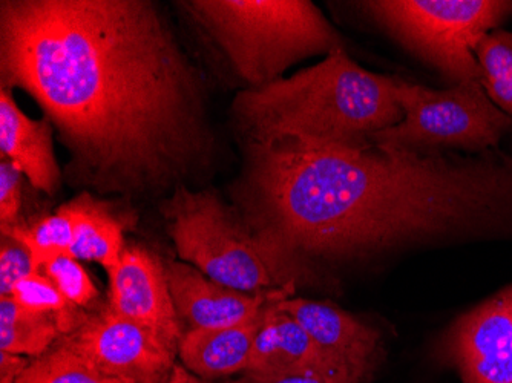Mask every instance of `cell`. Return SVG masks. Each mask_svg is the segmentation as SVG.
Returning a JSON list of instances; mask_svg holds the SVG:
<instances>
[{
    "instance_id": "obj_4",
    "label": "cell",
    "mask_w": 512,
    "mask_h": 383,
    "mask_svg": "<svg viewBox=\"0 0 512 383\" xmlns=\"http://www.w3.org/2000/svg\"><path fill=\"white\" fill-rule=\"evenodd\" d=\"M181 5L249 88L269 85L289 66L344 46L332 23L309 0H191Z\"/></svg>"
},
{
    "instance_id": "obj_23",
    "label": "cell",
    "mask_w": 512,
    "mask_h": 383,
    "mask_svg": "<svg viewBox=\"0 0 512 383\" xmlns=\"http://www.w3.org/2000/svg\"><path fill=\"white\" fill-rule=\"evenodd\" d=\"M40 272L33 253L13 236L2 235L0 244V296H10L17 282Z\"/></svg>"
},
{
    "instance_id": "obj_8",
    "label": "cell",
    "mask_w": 512,
    "mask_h": 383,
    "mask_svg": "<svg viewBox=\"0 0 512 383\" xmlns=\"http://www.w3.org/2000/svg\"><path fill=\"white\" fill-rule=\"evenodd\" d=\"M60 339L100 373L122 383H168L177 364L175 351L109 304L83 315Z\"/></svg>"
},
{
    "instance_id": "obj_26",
    "label": "cell",
    "mask_w": 512,
    "mask_h": 383,
    "mask_svg": "<svg viewBox=\"0 0 512 383\" xmlns=\"http://www.w3.org/2000/svg\"><path fill=\"white\" fill-rule=\"evenodd\" d=\"M229 383H327L321 377L301 376V374H292V376H255V374L243 373L238 379Z\"/></svg>"
},
{
    "instance_id": "obj_15",
    "label": "cell",
    "mask_w": 512,
    "mask_h": 383,
    "mask_svg": "<svg viewBox=\"0 0 512 383\" xmlns=\"http://www.w3.org/2000/svg\"><path fill=\"white\" fill-rule=\"evenodd\" d=\"M266 307L260 315L243 324L186 331L178 345V356L184 367L206 380L243 374L249 367L256 334L263 324Z\"/></svg>"
},
{
    "instance_id": "obj_9",
    "label": "cell",
    "mask_w": 512,
    "mask_h": 383,
    "mask_svg": "<svg viewBox=\"0 0 512 383\" xmlns=\"http://www.w3.org/2000/svg\"><path fill=\"white\" fill-rule=\"evenodd\" d=\"M436 354L460 383H512V284L454 319Z\"/></svg>"
},
{
    "instance_id": "obj_19",
    "label": "cell",
    "mask_w": 512,
    "mask_h": 383,
    "mask_svg": "<svg viewBox=\"0 0 512 383\" xmlns=\"http://www.w3.org/2000/svg\"><path fill=\"white\" fill-rule=\"evenodd\" d=\"M483 89L491 102L512 118V33L496 30L474 48Z\"/></svg>"
},
{
    "instance_id": "obj_6",
    "label": "cell",
    "mask_w": 512,
    "mask_h": 383,
    "mask_svg": "<svg viewBox=\"0 0 512 383\" xmlns=\"http://www.w3.org/2000/svg\"><path fill=\"white\" fill-rule=\"evenodd\" d=\"M358 5L450 86L482 80L474 48L512 17V0H368Z\"/></svg>"
},
{
    "instance_id": "obj_18",
    "label": "cell",
    "mask_w": 512,
    "mask_h": 383,
    "mask_svg": "<svg viewBox=\"0 0 512 383\" xmlns=\"http://www.w3.org/2000/svg\"><path fill=\"white\" fill-rule=\"evenodd\" d=\"M88 195L80 194L73 201L63 204L50 217L42 218L30 226L17 224V226L2 232V235L13 236L17 241L25 244L33 253L39 269H42L43 262L51 256L69 253V249L73 246L77 224L82 218L86 201H88Z\"/></svg>"
},
{
    "instance_id": "obj_21",
    "label": "cell",
    "mask_w": 512,
    "mask_h": 383,
    "mask_svg": "<svg viewBox=\"0 0 512 383\" xmlns=\"http://www.w3.org/2000/svg\"><path fill=\"white\" fill-rule=\"evenodd\" d=\"M10 296L28 310L56 316L62 336L71 333L83 318L57 289L56 284L42 272L33 273L17 282Z\"/></svg>"
},
{
    "instance_id": "obj_7",
    "label": "cell",
    "mask_w": 512,
    "mask_h": 383,
    "mask_svg": "<svg viewBox=\"0 0 512 383\" xmlns=\"http://www.w3.org/2000/svg\"><path fill=\"white\" fill-rule=\"evenodd\" d=\"M404 117L371 137L375 145L413 151L480 154L512 138V118L497 108L480 82L431 89L405 82Z\"/></svg>"
},
{
    "instance_id": "obj_22",
    "label": "cell",
    "mask_w": 512,
    "mask_h": 383,
    "mask_svg": "<svg viewBox=\"0 0 512 383\" xmlns=\"http://www.w3.org/2000/svg\"><path fill=\"white\" fill-rule=\"evenodd\" d=\"M40 272L45 273L56 284L57 289L76 308H86L99 298V290L83 269L79 259L60 253L51 256L42 264Z\"/></svg>"
},
{
    "instance_id": "obj_25",
    "label": "cell",
    "mask_w": 512,
    "mask_h": 383,
    "mask_svg": "<svg viewBox=\"0 0 512 383\" xmlns=\"http://www.w3.org/2000/svg\"><path fill=\"white\" fill-rule=\"evenodd\" d=\"M30 362L25 356L0 351V383H17Z\"/></svg>"
},
{
    "instance_id": "obj_27",
    "label": "cell",
    "mask_w": 512,
    "mask_h": 383,
    "mask_svg": "<svg viewBox=\"0 0 512 383\" xmlns=\"http://www.w3.org/2000/svg\"><path fill=\"white\" fill-rule=\"evenodd\" d=\"M168 383H211L209 380L201 379L197 374L189 371L188 368L181 364H175L172 368L171 377Z\"/></svg>"
},
{
    "instance_id": "obj_13",
    "label": "cell",
    "mask_w": 512,
    "mask_h": 383,
    "mask_svg": "<svg viewBox=\"0 0 512 383\" xmlns=\"http://www.w3.org/2000/svg\"><path fill=\"white\" fill-rule=\"evenodd\" d=\"M292 293L279 296L267 304L249 367L244 373L255 376L301 374L321 377L327 383H347L344 376L325 359L307 331L292 316L276 307L279 299L289 298Z\"/></svg>"
},
{
    "instance_id": "obj_14",
    "label": "cell",
    "mask_w": 512,
    "mask_h": 383,
    "mask_svg": "<svg viewBox=\"0 0 512 383\" xmlns=\"http://www.w3.org/2000/svg\"><path fill=\"white\" fill-rule=\"evenodd\" d=\"M0 151L2 158L30 180L31 186L53 195L60 184V169L53 149V123L33 120L17 108L10 89H0Z\"/></svg>"
},
{
    "instance_id": "obj_1",
    "label": "cell",
    "mask_w": 512,
    "mask_h": 383,
    "mask_svg": "<svg viewBox=\"0 0 512 383\" xmlns=\"http://www.w3.org/2000/svg\"><path fill=\"white\" fill-rule=\"evenodd\" d=\"M0 73L103 194L177 189L211 152L200 71L149 0H4Z\"/></svg>"
},
{
    "instance_id": "obj_10",
    "label": "cell",
    "mask_w": 512,
    "mask_h": 383,
    "mask_svg": "<svg viewBox=\"0 0 512 383\" xmlns=\"http://www.w3.org/2000/svg\"><path fill=\"white\" fill-rule=\"evenodd\" d=\"M276 307L307 331L347 383H368L375 376L384 356V342L373 325L327 302L289 296L279 299Z\"/></svg>"
},
{
    "instance_id": "obj_17",
    "label": "cell",
    "mask_w": 512,
    "mask_h": 383,
    "mask_svg": "<svg viewBox=\"0 0 512 383\" xmlns=\"http://www.w3.org/2000/svg\"><path fill=\"white\" fill-rule=\"evenodd\" d=\"M125 247L122 221L88 195L69 255L79 261L97 262L109 272L122 258Z\"/></svg>"
},
{
    "instance_id": "obj_3",
    "label": "cell",
    "mask_w": 512,
    "mask_h": 383,
    "mask_svg": "<svg viewBox=\"0 0 512 383\" xmlns=\"http://www.w3.org/2000/svg\"><path fill=\"white\" fill-rule=\"evenodd\" d=\"M405 80L361 68L345 46L289 79L241 91L232 115L246 145L292 141L315 149L359 151L398 125Z\"/></svg>"
},
{
    "instance_id": "obj_16",
    "label": "cell",
    "mask_w": 512,
    "mask_h": 383,
    "mask_svg": "<svg viewBox=\"0 0 512 383\" xmlns=\"http://www.w3.org/2000/svg\"><path fill=\"white\" fill-rule=\"evenodd\" d=\"M62 338L56 316L37 313L0 296V351L39 357Z\"/></svg>"
},
{
    "instance_id": "obj_20",
    "label": "cell",
    "mask_w": 512,
    "mask_h": 383,
    "mask_svg": "<svg viewBox=\"0 0 512 383\" xmlns=\"http://www.w3.org/2000/svg\"><path fill=\"white\" fill-rule=\"evenodd\" d=\"M17 383H122L100 373L62 339L42 356L31 359Z\"/></svg>"
},
{
    "instance_id": "obj_24",
    "label": "cell",
    "mask_w": 512,
    "mask_h": 383,
    "mask_svg": "<svg viewBox=\"0 0 512 383\" xmlns=\"http://www.w3.org/2000/svg\"><path fill=\"white\" fill-rule=\"evenodd\" d=\"M25 175L7 158L0 160V226L2 232L19 224Z\"/></svg>"
},
{
    "instance_id": "obj_2",
    "label": "cell",
    "mask_w": 512,
    "mask_h": 383,
    "mask_svg": "<svg viewBox=\"0 0 512 383\" xmlns=\"http://www.w3.org/2000/svg\"><path fill=\"white\" fill-rule=\"evenodd\" d=\"M246 148L244 221L301 261L512 241V138L480 154Z\"/></svg>"
},
{
    "instance_id": "obj_5",
    "label": "cell",
    "mask_w": 512,
    "mask_h": 383,
    "mask_svg": "<svg viewBox=\"0 0 512 383\" xmlns=\"http://www.w3.org/2000/svg\"><path fill=\"white\" fill-rule=\"evenodd\" d=\"M161 212L180 258L218 284L260 293L307 273L306 262L256 233L214 194L177 187Z\"/></svg>"
},
{
    "instance_id": "obj_12",
    "label": "cell",
    "mask_w": 512,
    "mask_h": 383,
    "mask_svg": "<svg viewBox=\"0 0 512 383\" xmlns=\"http://www.w3.org/2000/svg\"><path fill=\"white\" fill-rule=\"evenodd\" d=\"M169 290L180 321L192 328H223L243 324L260 315L278 296L295 292L296 282L281 289L246 293L207 278L188 262L166 264Z\"/></svg>"
},
{
    "instance_id": "obj_11",
    "label": "cell",
    "mask_w": 512,
    "mask_h": 383,
    "mask_svg": "<svg viewBox=\"0 0 512 383\" xmlns=\"http://www.w3.org/2000/svg\"><path fill=\"white\" fill-rule=\"evenodd\" d=\"M108 278V304L178 354L184 333L169 290L166 266L158 256L146 247H125Z\"/></svg>"
}]
</instances>
